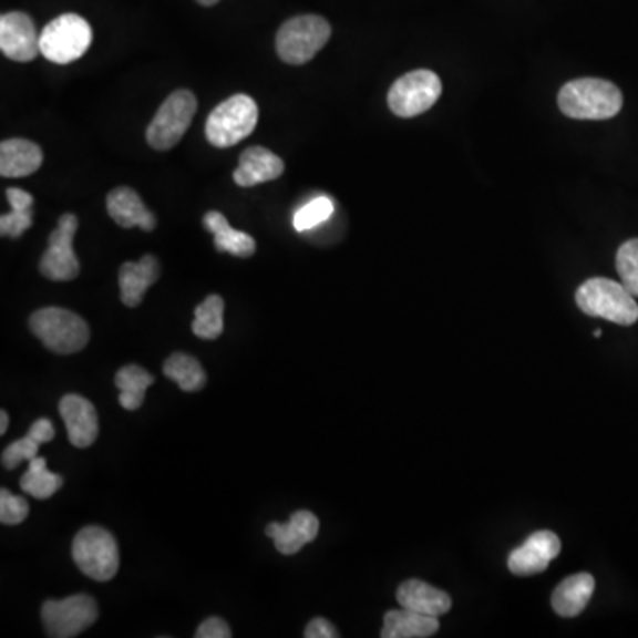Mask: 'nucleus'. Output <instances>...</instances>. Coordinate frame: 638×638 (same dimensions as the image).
<instances>
[{
    "instance_id": "obj_3",
    "label": "nucleus",
    "mask_w": 638,
    "mask_h": 638,
    "mask_svg": "<svg viewBox=\"0 0 638 638\" xmlns=\"http://www.w3.org/2000/svg\"><path fill=\"white\" fill-rule=\"evenodd\" d=\"M332 35V27L318 14H300L282 23L275 49L286 64L300 66L312 61L316 53L323 49Z\"/></svg>"
},
{
    "instance_id": "obj_8",
    "label": "nucleus",
    "mask_w": 638,
    "mask_h": 638,
    "mask_svg": "<svg viewBox=\"0 0 638 638\" xmlns=\"http://www.w3.org/2000/svg\"><path fill=\"white\" fill-rule=\"evenodd\" d=\"M73 560L80 572L96 582H109L120 569V549L111 532L85 527L73 539Z\"/></svg>"
},
{
    "instance_id": "obj_10",
    "label": "nucleus",
    "mask_w": 638,
    "mask_h": 638,
    "mask_svg": "<svg viewBox=\"0 0 638 638\" xmlns=\"http://www.w3.org/2000/svg\"><path fill=\"white\" fill-rule=\"evenodd\" d=\"M97 619V605L88 594H75L70 598L49 599L41 608L47 635L52 638H71L82 634Z\"/></svg>"
},
{
    "instance_id": "obj_32",
    "label": "nucleus",
    "mask_w": 638,
    "mask_h": 638,
    "mask_svg": "<svg viewBox=\"0 0 638 638\" xmlns=\"http://www.w3.org/2000/svg\"><path fill=\"white\" fill-rule=\"evenodd\" d=\"M34 209H11L0 217V235L9 238H20L32 226Z\"/></svg>"
},
{
    "instance_id": "obj_36",
    "label": "nucleus",
    "mask_w": 638,
    "mask_h": 638,
    "mask_svg": "<svg viewBox=\"0 0 638 638\" xmlns=\"http://www.w3.org/2000/svg\"><path fill=\"white\" fill-rule=\"evenodd\" d=\"M8 425H9L8 412H6V410H2V412H0V434H4L6 431H8Z\"/></svg>"
},
{
    "instance_id": "obj_23",
    "label": "nucleus",
    "mask_w": 638,
    "mask_h": 638,
    "mask_svg": "<svg viewBox=\"0 0 638 638\" xmlns=\"http://www.w3.org/2000/svg\"><path fill=\"white\" fill-rule=\"evenodd\" d=\"M203 224L215 238L218 253H229L236 257H250L256 253V239L244 230L233 229L220 212H208Z\"/></svg>"
},
{
    "instance_id": "obj_14",
    "label": "nucleus",
    "mask_w": 638,
    "mask_h": 638,
    "mask_svg": "<svg viewBox=\"0 0 638 638\" xmlns=\"http://www.w3.org/2000/svg\"><path fill=\"white\" fill-rule=\"evenodd\" d=\"M59 413L66 424L68 440L73 447H91L97 439L96 408L79 394H68L59 403Z\"/></svg>"
},
{
    "instance_id": "obj_17",
    "label": "nucleus",
    "mask_w": 638,
    "mask_h": 638,
    "mask_svg": "<svg viewBox=\"0 0 638 638\" xmlns=\"http://www.w3.org/2000/svg\"><path fill=\"white\" fill-rule=\"evenodd\" d=\"M284 173V162L274 151L263 146L247 147L239 156V165L233 174L236 185L256 186L259 183L279 179Z\"/></svg>"
},
{
    "instance_id": "obj_22",
    "label": "nucleus",
    "mask_w": 638,
    "mask_h": 638,
    "mask_svg": "<svg viewBox=\"0 0 638 638\" xmlns=\"http://www.w3.org/2000/svg\"><path fill=\"white\" fill-rule=\"evenodd\" d=\"M439 629V617L401 608L387 611L380 635L383 638H425L433 637Z\"/></svg>"
},
{
    "instance_id": "obj_34",
    "label": "nucleus",
    "mask_w": 638,
    "mask_h": 638,
    "mask_svg": "<svg viewBox=\"0 0 638 638\" xmlns=\"http://www.w3.org/2000/svg\"><path fill=\"white\" fill-rule=\"evenodd\" d=\"M307 638H337V629L333 625H330L323 617H316V619L310 620L307 625L306 631H303Z\"/></svg>"
},
{
    "instance_id": "obj_15",
    "label": "nucleus",
    "mask_w": 638,
    "mask_h": 638,
    "mask_svg": "<svg viewBox=\"0 0 638 638\" xmlns=\"http://www.w3.org/2000/svg\"><path fill=\"white\" fill-rule=\"evenodd\" d=\"M319 532V519L310 511H297L286 525L270 523L266 536L271 537L275 548L282 555H295L303 546L316 539Z\"/></svg>"
},
{
    "instance_id": "obj_38",
    "label": "nucleus",
    "mask_w": 638,
    "mask_h": 638,
    "mask_svg": "<svg viewBox=\"0 0 638 638\" xmlns=\"http://www.w3.org/2000/svg\"><path fill=\"white\" fill-rule=\"evenodd\" d=\"M594 337H596V339H599V337H601V330H596V332H594Z\"/></svg>"
},
{
    "instance_id": "obj_5",
    "label": "nucleus",
    "mask_w": 638,
    "mask_h": 638,
    "mask_svg": "<svg viewBox=\"0 0 638 638\" xmlns=\"http://www.w3.org/2000/svg\"><path fill=\"white\" fill-rule=\"evenodd\" d=\"M257 103L248 94H235L218 103L206 121V138L215 147L236 146L256 130Z\"/></svg>"
},
{
    "instance_id": "obj_21",
    "label": "nucleus",
    "mask_w": 638,
    "mask_h": 638,
    "mask_svg": "<svg viewBox=\"0 0 638 638\" xmlns=\"http://www.w3.org/2000/svg\"><path fill=\"white\" fill-rule=\"evenodd\" d=\"M594 587L596 582L589 573L567 576L552 594V607L560 617H576L593 598Z\"/></svg>"
},
{
    "instance_id": "obj_7",
    "label": "nucleus",
    "mask_w": 638,
    "mask_h": 638,
    "mask_svg": "<svg viewBox=\"0 0 638 638\" xmlns=\"http://www.w3.org/2000/svg\"><path fill=\"white\" fill-rule=\"evenodd\" d=\"M197 112V97L188 89H177L168 94L146 130L147 144L156 151H168L177 146L191 128Z\"/></svg>"
},
{
    "instance_id": "obj_11",
    "label": "nucleus",
    "mask_w": 638,
    "mask_h": 638,
    "mask_svg": "<svg viewBox=\"0 0 638 638\" xmlns=\"http://www.w3.org/2000/svg\"><path fill=\"white\" fill-rule=\"evenodd\" d=\"M79 230V218L64 213L49 238V248L41 256L40 271L47 279L66 282L79 277L80 263L73 250V238Z\"/></svg>"
},
{
    "instance_id": "obj_13",
    "label": "nucleus",
    "mask_w": 638,
    "mask_h": 638,
    "mask_svg": "<svg viewBox=\"0 0 638 638\" xmlns=\"http://www.w3.org/2000/svg\"><path fill=\"white\" fill-rule=\"evenodd\" d=\"M560 554V539L552 531L534 532L518 548L511 552L507 567L513 575L531 576L548 569L549 563Z\"/></svg>"
},
{
    "instance_id": "obj_24",
    "label": "nucleus",
    "mask_w": 638,
    "mask_h": 638,
    "mask_svg": "<svg viewBox=\"0 0 638 638\" xmlns=\"http://www.w3.org/2000/svg\"><path fill=\"white\" fill-rule=\"evenodd\" d=\"M53 436H55V428L49 419L35 421L23 439L9 443L8 447L4 449L2 466L6 470H14L22 465L23 461L34 460L41 445L53 440Z\"/></svg>"
},
{
    "instance_id": "obj_35",
    "label": "nucleus",
    "mask_w": 638,
    "mask_h": 638,
    "mask_svg": "<svg viewBox=\"0 0 638 638\" xmlns=\"http://www.w3.org/2000/svg\"><path fill=\"white\" fill-rule=\"evenodd\" d=\"M6 197L11 204V209H31L34 206V197L20 188H8Z\"/></svg>"
},
{
    "instance_id": "obj_31",
    "label": "nucleus",
    "mask_w": 638,
    "mask_h": 638,
    "mask_svg": "<svg viewBox=\"0 0 638 638\" xmlns=\"http://www.w3.org/2000/svg\"><path fill=\"white\" fill-rule=\"evenodd\" d=\"M29 516V502L23 496L13 495L9 490H0V522L18 525Z\"/></svg>"
},
{
    "instance_id": "obj_37",
    "label": "nucleus",
    "mask_w": 638,
    "mask_h": 638,
    "mask_svg": "<svg viewBox=\"0 0 638 638\" xmlns=\"http://www.w3.org/2000/svg\"><path fill=\"white\" fill-rule=\"evenodd\" d=\"M197 2H199L200 6H206V8H209V6L218 4L220 0H197Z\"/></svg>"
},
{
    "instance_id": "obj_12",
    "label": "nucleus",
    "mask_w": 638,
    "mask_h": 638,
    "mask_svg": "<svg viewBox=\"0 0 638 638\" xmlns=\"http://www.w3.org/2000/svg\"><path fill=\"white\" fill-rule=\"evenodd\" d=\"M0 50L6 58L17 62L34 61L40 53V34L34 22L22 11L2 14L0 18Z\"/></svg>"
},
{
    "instance_id": "obj_20",
    "label": "nucleus",
    "mask_w": 638,
    "mask_h": 638,
    "mask_svg": "<svg viewBox=\"0 0 638 638\" xmlns=\"http://www.w3.org/2000/svg\"><path fill=\"white\" fill-rule=\"evenodd\" d=\"M43 164V151L27 138H8L0 144V174L2 177H27Z\"/></svg>"
},
{
    "instance_id": "obj_4",
    "label": "nucleus",
    "mask_w": 638,
    "mask_h": 638,
    "mask_svg": "<svg viewBox=\"0 0 638 638\" xmlns=\"http://www.w3.org/2000/svg\"><path fill=\"white\" fill-rule=\"evenodd\" d=\"M31 330L47 350L71 354L84 350L89 342L88 323L75 312L61 307H44L31 316Z\"/></svg>"
},
{
    "instance_id": "obj_16",
    "label": "nucleus",
    "mask_w": 638,
    "mask_h": 638,
    "mask_svg": "<svg viewBox=\"0 0 638 638\" xmlns=\"http://www.w3.org/2000/svg\"><path fill=\"white\" fill-rule=\"evenodd\" d=\"M106 212L112 220L124 229L141 227V229L155 230L156 217L144 206V200L137 192L130 186H117L106 195Z\"/></svg>"
},
{
    "instance_id": "obj_9",
    "label": "nucleus",
    "mask_w": 638,
    "mask_h": 638,
    "mask_svg": "<svg viewBox=\"0 0 638 638\" xmlns=\"http://www.w3.org/2000/svg\"><path fill=\"white\" fill-rule=\"evenodd\" d=\"M440 96L442 82L439 75L433 71L416 70L395 80L389 89L387 103L399 117H415L430 111Z\"/></svg>"
},
{
    "instance_id": "obj_29",
    "label": "nucleus",
    "mask_w": 638,
    "mask_h": 638,
    "mask_svg": "<svg viewBox=\"0 0 638 638\" xmlns=\"http://www.w3.org/2000/svg\"><path fill=\"white\" fill-rule=\"evenodd\" d=\"M620 282L634 297H638V238L620 245L616 257Z\"/></svg>"
},
{
    "instance_id": "obj_27",
    "label": "nucleus",
    "mask_w": 638,
    "mask_h": 638,
    "mask_svg": "<svg viewBox=\"0 0 638 638\" xmlns=\"http://www.w3.org/2000/svg\"><path fill=\"white\" fill-rule=\"evenodd\" d=\"M164 374L185 392H197L206 385V372L191 354H171L164 362Z\"/></svg>"
},
{
    "instance_id": "obj_33",
    "label": "nucleus",
    "mask_w": 638,
    "mask_h": 638,
    "mask_svg": "<svg viewBox=\"0 0 638 638\" xmlns=\"http://www.w3.org/2000/svg\"><path fill=\"white\" fill-rule=\"evenodd\" d=\"M230 628L220 617H209L195 631V638H229Z\"/></svg>"
},
{
    "instance_id": "obj_26",
    "label": "nucleus",
    "mask_w": 638,
    "mask_h": 638,
    "mask_svg": "<svg viewBox=\"0 0 638 638\" xmlns=\"http://www.w3.org/2000/svg\"><path fill=\"white\" fill-rule=\"evenodd\" d=\"M64 478L50 472L44 457L35 456L29 461V469L20 478V487L27 495L34 496L38 501H47L61 490Z\"/></svg>"
},
{
    "instance_id": "obj_19",
    "label": "nucleus",
    "mask_w": 638,
    "mask_h": 638,
    "mask_svg": "<svg viewBox=\"0 0 638 638\" xmlns=\"http://www.w3.org/2000/svg\"><path fill=\"white\" fill-rule=\"evenodd\" d=\"M395 598L401 607L430 617L443 616L452 607L449 594L422 580L403 582L399 585Z\"/></svg>"
},
{
    "instance_id": "obj_30",
    "label": "nucleus",
    "mask_w": 638,
    "mask_h": 638,
    "mask_svg": "<svg viewBox=\"0 0 638 638\" xmlns=\"http://www.w3.org/2000/svg\"><path fill=\"white\" fill-rule=\"evenodd\" d=\"M333 203L328 197H318V199L310 200L306 206H301L295 218H292V226L298 233H306V230L315 229L319 224H323L328 218L332 217Z\"/></svg>"
},
{
    "instance_id": "obj_1",
    "label": "nucleus",
    "mask_w": 638,
    "mask_h": 638,
    "mask_svg": "<svg viewBox=\"0 0 638 638\" xmlns=\"http://www.w3.org/2000/svg\"><path fill=\"white\" fill-rule=\"evenodd\" d=\"M557 103L560 112L572 120H611L622 109V94L608 80L576 79L560 89Z\"/></svg>"
},
{
    "instance_id": "obj_6",
    "label": "nucleus",
    "mask_w": 638,
    "mask_h": 638,
    "mask_svg": "<svg viewBox=\"0 0 638 638\" xmlns=\"http://www.w3.org/2000/svg\"><path fill=\"white\" fill-rule=\"evenodd\" d=\"M93 43V29L85 18L75 13L61 14L40 34V52L55 64L79 61Z\"/></svg>"
},
{
    "instance_id": "obj_25",
    "label": "nucleus",
    "mask_w": 638,
    "mask_h": 638,
    "mask_svg": "<svg viewBox=\"0 0 638 638\" xmlns=\"http://www.w3.org/2000/svg\"><path fill=\"white\" fill-rule=\"evenodd\" d=\"M155 383V377L142 369L141 366L130 363L115 374V387L120 389V403L124 410H138L144 403V395L150 385Z\"/></svg>"
},
{
    "instance_id": "obj_18",
    "label": "nucleus",
    "mask_w": 638,
    "mask_h": 638,
    "mask_svg": "<svg viewBox=\"0 0 638 638\" xmlns=\"http://www.w3.org/2000/svg\"><path fill=\"white\" fill-rule=\"evenodd\" d=\"M160 263L155 256L142 257L138 263H124L120 270L121 301L126 307H138L147 289L158 280Z\"/></svg>"
},
{
    "instance_id": "obj_28",
    "label": "nucleus",
    "mask_w": 638,
    "mask_h": 638,
    "mask_svg": "<svg viewBox=\"0 0 638 638\" xmlns=\"http://www.w3.org/2000/svg\"><path fill=\"white\" fill-rule=\"evenodd\" d=\"M192 330L199 339L213 341L224 332V300L218 295H209L195 309Z\"/></svg>"
},
{
    "instance_id": "obj_2",
    "label": "nucleus",
    "mask_w": 638,
    "mask_h": 638,
    "mask_svg": "<svg viewBox=\"0 0 638 638\" xmlns=\"http://www.w3.org/2000/svg\"><path fill=\"white\" fill-rule=\"evenodd\" d=\"M575 298L576 306L593 318L607 319L622 327H629L638 321L637 301L622 282L594 277L585 280L580 288L576 289Z\"/></svg>"
}]
</instances>
